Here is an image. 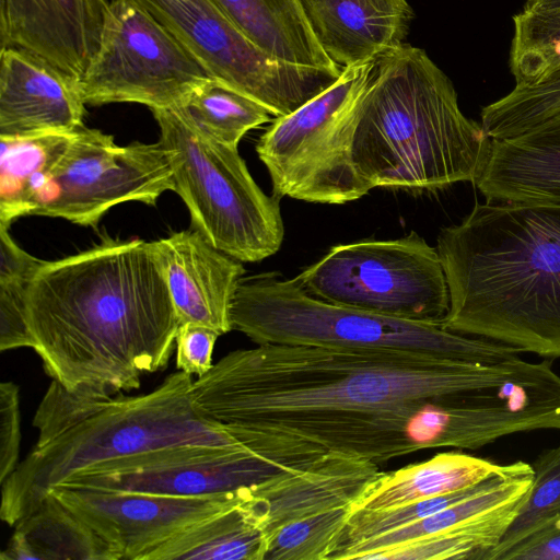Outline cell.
<instances>
[{
	"label": "cell",
	"mask_w": 560,
	"mask_h": 560,
	"mask_svg": "<svg viewBox=\"0 0 560 560\" xmlns=\"http://www.w3.org/2000/svg\"><path fill=\"white\" fill-rule=\"evenodd\" d=\"M495 363L396 351L264 343L235 350L192 383L198 415L259 454L292 463L335 455L378 465L454 447L459 395L504 383Z\"/></svg>",
	"instance_id": "obj_1"
},
{
	"label": "cell",
	"mask_w": 560,
	"mask_h": 560,
	"mask_svg": "<svg viewBox=\"0 0 560 560\" xmlns=\"http://www.w3.org/2000/svg\"><path fill=\"white\" fill-rule=\"evenodd\" d=\"M26 316L46 374L73 392L115 397L163 371L179 326L153 242L104 240L46 261Z\"/></svg>",
	"instance_id": "obj_2"
},
{
	"label": "cell",
	"mask_w": 560,
	"mask_h": 560,
	"mask_svg": "<svg viewBox=\"0 0 560 560\" xmlns=\"http://www.w3.org/2000/svg\"><path fill=\"white\" fill-rule=\"evenodd\" d=\"M442 327L560 358V203L487 200L441 230Z\"/></svg>",
	"instance_id": "obj_3"
},
{
	"label": "cell",
	"mask_w": 560,
	"mask_h": 560,
	"mask_svg": "<svg viewBox=\"0 0 560 560\" xmlns=\"http://www.w3.org/2000/svg\"><path fill=\"white\" fill-rule=\"evenodd\" d=\"M489 142L424 50L402 44L375 60L352 148L355 168L372 189L435 191L474 183Z\"/></svg>",
	"instance_id": "obj_4"
},
{
	"label": "cell",
	"mask_w": 560,
	"mask_h": 560,
	"mask_svg": "<svg viewBox=\"0 0 560 560\" xmlns=\"http://www.w3.org/2000/svg\"><path fill=\"white\" fill-rule=\"evenodd\" d=\"M191 375L177 371L152 392L117 395L98 412L37 446L3 481L0 516L14 526L71 476L128 456L179 445H242L198 415Z\"/></svg>",
	"instance_id": "obj_5"
},
{
	"label": "cell",
	"mask_w": 560,
	"mask_h": 560,
	"mask_svg": "<svg viewBox=\"0 0 560 560\" xmlns=\"http://www.w3.org/2000/svg\"><path fill=\"white\" fill-rule=\"evenodd\" d=\"M231 325L257 345L411 351L482 364L500 363L521 352L441 325L325 303L308 295L294 278L287 279L277 271L240 280L231 306Z\"/></svg>",
	"instance_id": "obj_6"
},
{
	"label": "cell",
	"mask_w": 560,
	"mask_h": 560,
	"mask_svg": "<svg viewBox=\"0 0 560 560\" xmlns=\"http://www.w3.org/2000/svg\"><path fill=\"white\" fill-rule=\"evenodd\" d=\"M175 191L192 223L215 248L242 262L261 261L283 242L279 200L252 177L237 149L191 125L175 107L152 109Z\"/></svg>",
	"instance_id": "obj_7"
},
{
	"label": "cell",
	"mask_w": 560,
	"mask_h": 560,
	"mask_svg": "<svg viewBox=\"0 0 560 560\" xmlns=\"http://www.w3.org/2000/svg\"><path fill=\"white\" fill-rule=\"evenodd\" d=\"M374 62L345 68L326 90L277 117L260 136L256 152L268 170L272 196L343 205L372 189L355 168L352 148Z\"/></svg>",
	"instance_id": "obj_8"
},
{
	"label": "cell",
	"mask_w": 560,
	"mask_h": 560,
	"mask_svg": "<svg viewBox=\"0 0 560 560\" xmlns=\"http://www.w3.org/2000/svg\"><path fill=\"white\" fill-rule=\"evenodd\" d=\"M294 279L316 300L401 319L442 326L450 308L438 249L415 231L332 246Z\"/></svg>",
	"instance_id": "obj_9"
},
{
	"label": "cell",
	"mask_w": 560,
	"mask_h": 560,
	"mask_svg": "<svg viewBox=\"0 0 560 560\" xmlns=\"http://www.w3.org/2000/svg\"><path fill=\"white\" fill-rule=\"evenodd\" d=\"M210 77L143 8L131 0H110L98 48L79 85L85 104L138 103L152 110L177 104Z\"/></svg>",
	"instance_id": "obj_10"
},
{
	"label": "cell",
	"mask_w": 560,
	"mask_h": 560,
	"mask_svg": "<svg viewBox=\"0 0 560 560\" xmlns=\"http://www.w3.org/2000/svg\"><path fill=\"white\" fill-rule=\"evenodd\" d=\"M168 30L207 69L285 116L326 90L340 74L290 65L244 36L211 0H131Z\"/></svg>",
	"instance_id": "obj_11"
},
{
	"label": "cell",
	"mask_w": 560,
	"mask_h": 560,
	"mask_svg": "<svg viewBox=\"0 0 560 560\" xmlns=\"http://www.w3.org/2000/svg\"><path fill=\"white\" fill-rule=\"evenodd\" d=\"M173 189L172 167L160 141L118 145L113 136L81 126L72 132L51 172L48 195L33 215L95 226L119 203L155 206Z\"/></svg>",
	"instance_id": "obj_12"
},
{
	"label": "cell",
	"mask_w": 560,
	"mask_h": 560,
	"mask_svg": "<svg viewBox=\"0 0 560 560\" xmlns=\"http://www.w3.org/2000/svg\"><path fill=\"white\" fill-rule=\"evenodd\" d=\"M313 464L279 460L244 445H179L102 464L59 485L180 498H217L246 492L275 477Z\"/></svg>",
	"instance_id": "obj_13"
},
{
	"label": "cell",
	"mask_w": 560,
	"mask_h": 560,
	"mask_svg": "<svg viewBox=\"0 0 560 560\" xmlns=\"http://www.w3.org/2000/svg\"><path fill=\"white\" fill-rule=\"evenodd\" d=\"M250 490L217 498H180L57 485L47 493L90 525L122 560H142L154 547Z\"/></svg>",
	"instance_id": "obj_14"
},
{
	"label": "cell",
	"mask_w": 560,
	"mask_h": 560,
	"mask_svg": "<svg viewBox=\"0 0 560 560\" xmlns=\"http://www.w3.org/2000/svg\"><path fill=\"white\" fill-rule=\"evenodd\" d=\"M108 0H0V44L80 80L101 39Z\"/></svg>",
	"instance_id": "obj_15"
},
{
	"label": "cell",
	"mask_w": 560,
	"mask_h": 560,
	"mask_svg": "<svg viewBox=\"0 0 560 560\" xmlns=\"http://www.w3.org/2000/svg\"><path fill=\"white\" fill-rule=\"evenodd\" d=\"M79 81L15 47L0 51V138L69 133L83 126Z\"/></svg>",
	"instance_id": "obj_16"
},
{
	"label": "cell",
	"mask_w": 560,
	"mask_h": 560,
	"mask_svg": "<svg viewBox=\"0 0 560 560\" xmlns=\"http://www.w3.org/2000/svg\"><path fill=\"white\" fill-rule=\"evenodd\" d=\"M179 323L232 330L231 306L246 270L191 229L154 241Z\"/></svg>",
	"instance_id": "obj_17"
},
{
	"label": "cell",
	"mask_w": 560,
	"mask_h": 560,
	"mask_svg": "<svg viewBox=\"0 0 560 560\" xmlns=\"http://www.w3.org/2000/svg\"><path fill=\"white\" fill-rule=\"evenodd\" d=\"M323 51L345 69L402 45L412 18L407 0H298Z\"/></svg>",
	"instance_id": "obj_18"
},
{
	"label": "cell",
	"mask_w": 560,
	"mask_h": 560,
	"mask_svg": "<svg viewBox=\"0 0 560 560\" xmlns=\"http://www.w3.org/2000/svg\"><path fill=\"white\" fill-rule=\"evenodd\" d=\"M486 200L560 203V112L506 139H490L474 182Z\"/></svg>",
	"instance_id": "obj_19"
},
{
	"label": "cell",
	"mask_w": 560,
	"mask_h": 560,
	"mask_svg": "<svg viewBox=\"0 0 560 560\" xmlns=\"http://www.w3.org/2000/svg\"><path fill=\"white\" fill-rule=\"evenodd\" d=\"M254 489L154 547L142 560H265L266 517Z\"/></svg>",
	"instance_id": "obj_20"
},
{
	"label": "cell",
	"mask_w": 560,
	"mask_h": 560,
	"mask_svg": "<svg viewBox=\"0 0 560 560\" xmlns=\"http://www.w3.org/2000/svg\"><path fill=\"white\" fill-rule=\"evenodd\" d=\"M460 452L439 453L390 472L381 471L351 505V512L385 511L477 485L506 468Z\"/></svg>",
	"instance_id": "obj_21"
},
{
	"label": "cell",
	"mask_w": 560,
	"mask_h": 560,
	"mask_svg": "<svg viewBox=\"0 0 560 560\" xmlns=\"http://www.w3.org/2000/svg\"><path fill=\"white\" fill-rule=\"evenodd\" d=\"M252 43L270 57L340 74L312 34L298 0H211Z\"/></svg>",
	"instance_id": "obj_22"
},
{
	"label": "cell",
	"mask_w": 560,
	"mask_h": 560,
	"mask_svg": "<svg viewBox=\"0 0 560 560\" xmlns=\"http://www.w3.org/2000/svg\"><path fill=\"white\" fill-rule=\"evenodd\" d=\"M14 526L2 560H121L112 545L51 493Z\"/></svg>",
	"instance_id": "obj_23"
},
{
	"label": "cell",
	"mask_w": 560,
	"mask_h": 560,
	"mask_svg": "<svg viewBox=\"0 0 560 560\" xmlns=\"http://www.w3.org/2000/svg\"><path fill=\"white\" fill-rule=\"evenodd\" d=\"M532 480V465L523 462L514 474L501 482L431 516L353 544L340 553L338 560L377 559L382 552L406 542L471 528L522 500L530 488Z\"/></svg>",
	"instance_id": "obj_24"
},
{
	"label": "cell",
	"mask_w": 560,
	"mask_h": 560,
	"mask_svg": "<svg viewBox=\"0 0 560 560\" xmlns=\"http://www.w3.org/2000/svg\"><path fill=\"white\" fill-rule=\"evenodd\" d=\"M72 132L0 138V226L9 228L15 219L33 215L43 205L51 172Z\"/></svg>",
	"instance_id": "obj_25"
},
{
	"label": "cell",
	"mask_w": 560,
	"mask_h": 560,
	"mask_svg": "<svg viewBox=\"0 0 560 560\" xmlns=\"http://www.w3.org/2000/svg\"><path fill=\"white\" fill-rule=\"evenodd\" d=\"M173 107L198 130L235 149L249 130L268 122L272 115L258 101L213 77Z\"/></svg>",
	"instance_id": "obj_26"
},
{
	"label": "cell",
	"mask_w": 560,
	"mask_h": 560,
	"mask_svg": "<svg viewBox=\"0 0 560 560\" xmlns=\"http://www.w3.org/2000/svg\"><path fill=\"white\" fill-rule=\"evenodd\" d=\"M0 226V350L33 348L26 301L33 279L46 262L18 246Z\"/></svg>",
	"instance_id": "obj_27"
},
{
	"label": "cell",
	"mask_w": 560,
	"mask_h": 560,
	"mask_svg": "<svg viewBox=\"0 0 560 560\" xmlns=\"http://www.w3.org/2000/svg\"><path fill=\"white\" fill-rule=\"evenodd\" d=\"M351 505L336 506L294 520L268 538L265 560H336Z\"/></svg>",
	"instance_id": "obj_28"
},
{
	"label": "cell",
	"mask_w": 560,
	"mask_h": 560,
	"mask_svg": "<svg viewBox=\"0 0 560 560\" xmlns=\"http://www.w3.org/2000/svg\"><path fill=\"white\" fill-rule=\"evenodd\" d=\"M530 465V488L500 541L482 560H498L512 546L560 517V444L542 452Z\"/></svg>",
	"instance_id": "obj_29"
},
{
	"label": "cell",
	"mask_w": 560,
	"mask_h": 560,
	"mask_svg": "<svg viewBox=\"0 0 560 560\" xmlns=\"http://www.w3.org/2000/svg\"><path fill=\"white\" fill-rule=\"evenodd\" d=\"M523 462L508 464L506 468L470 487L417 501L405 506L385 511H358L351 512L346 528L345 542L336 557L349 546L362 540L373 538L387 532L409 525L428 516H431L464 499H467L487 488H490L506 477L514 474Z\"/></svg>",
	"instance_id": "obj_30"
},
{
	"label": "cell",
	"mask_w": 560,
	"mask_h": 560,
	"mask_svg": "<svg viewBox=\"0 0 560 560\" xmlns=\"http://www.w3.org/2000/svg\"><path fill=\"white\" fill-rule=\"evenodd\" d=\"M112 399L110 396L95 393L73 392L51 380L33 420L39 432L36 445L55 440L98 412Z\"/></svg>",
	"instance_id": "obj_31"
},
{
	"label": "cell",
	"mask_w": 560,
	"mask_h": 560,
	"mask_svg": "<svg viewBox=\"0 0 560 560\" xmlns=\"http://www.w3.org/2000/svg\"><path fill=\"white\" fill-rule=\"evenodd\" d=\"M510 66L533 57L560 42V8L527 10L513 18Z\"/></svg>",
	"instance_id": "obj_32"
},
{
	"label": "cell",
	"mask_w": 560,
	"mask_h": 560,
	"mask_svg": "<svg viewBox=\"0 0 560 560\" xmlns=\"http://www.w3.org/2000/svg\"><path fill=\"white\" fill-rule=\"evenodd\" d=\"M221 335L205 325L179 324L176 338V368L189 375H205L212 368V353Z\"/></svg>",
	"instance_id": "obj_33"
},
{
	"label": "cell",
	"mask_w": 560,
	"mask_h": 560,
	"mask_svg": "<svg viewBox=\"0 0 560 560\" xmlns=\"http://www.w3.org/2000/svg\"><path fill=\"white\" fill-rule=\"evenodd\" d=\"M19 387L12 382L0 385V482L16 468L20 453Z\"/></svg>",
	"instance_id": "obj_34"
},
{
	"label": "cell",
	"mask_w": 560,
	"mask_h": 560,
	"mask_svg": "<svg viewBox=\"0 0 560 560\" xmlns=\"http://www.w3.org/2000/svg\"><path fill=\"white\" fill-rule=\"evenodd\" d=\"M498 560H560V517L512 546Z\"/></svg>",
	"instance_id": "obj_35"
},
{
	"label": "cell",
	"mask_w": 560,
	"mask_h": 560,
	"mask_svg": "<svg viewBox=\"0 0 560 560\" xmlns=\"http://www.w3.org/2000/svg\"><path fill=\"white\" fill-rule=\"evenodd\" d=\"M560 8V0H527L524 9L547 10Z\"/></svg>",
	"instance_id": "obj_36"
}]
</instances>
